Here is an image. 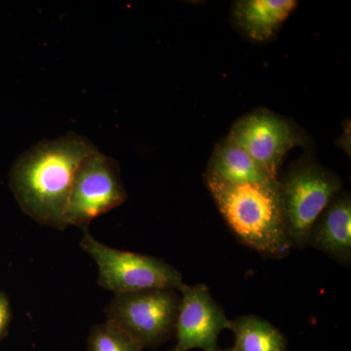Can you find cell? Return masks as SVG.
I'll return each instance as SVG.
<instances>
[{
	"label": "cell",
	"mask_w": 351,
	"mask_h": 351,
	"mask_svg": "<svg viewBox=\"0 0 351 351\" xmlns=\"http://www.w3.org/2000/svg\"><path fill=\"white\" fill-rule=\"evenodd\" d=\"M12 309L8 297L0 291V341L4 339L10 327Z\"/></svg>",
	"instance_id": "5bb4252c"
},
{
	"label": "cell",
	"mask_w": 351,
	"mask_h": 351,
	"mask_svg": "<svg viewBox=\"0 0 351 351\" xmlns=\"http://www.w3.org/2000/svg\"><path fill=\"white\" fill-rule=\"evenodd\" d=\"M213 351H233L232 348H228V350H221L218 348V350H213Z\"/></svg>",
	"instance_id": "9a60e30c"
},
{
	"label": "cell",
	"mask_w": 351,
	"mask_h": 351,
	"mask_svg": "<svg viewBox=\"0 0 351 351\" xmlns=\"http://www.w3.org/2000/svg\"><path fill=\"white\" fill-rule=\"evenodd\" d=\"M308 246L317 249L339 263H351V198L341 193L328 205L314 223Z\"/></svg>",
	"instance_id": "9c48e42d"
},
{
	"label": "cell",
	"mask_w": 351,
	"mask_h": 351,
	"mask_svg": "<svg viewBox=\"0 0 351 351\" xmlns=\"http://www.w3.org/2000/svg\"><path fill=\"white\" fill-rule=\"evenodd\" d=\"M180 301L172 289L123 293L114 295L104 313L143 348H156L174 336Z\"/></svg>",
	"instance_id": "5b68a950"
},
{
	"label": "cell",
	"mask_w": 351,
	"mask_h": 351,
	"mask_svg": "<svg viewBox=\"0 0 351 351\" xmlns=\"http://www.w3.org/2000/svg\"><path fill=\"white\" fill-rule=\"evenodd\" d=\"M298 6L295 0H239L233 3V24L257 43L269 40Z\"/></svg>",
	"instance_id": "30bf717a"
},
{
	"label": "cell",
	"mask_w": 351,
	"mask_h": 351,
	"mask_svg": "<svg viewBox=\"0 0 351 351\" xmlns=\"http://www.w3.org/2000/svg\"><path fill=\"white\" fill-rule=\"evenodd\" d=\"M234 335L233 351H287L285 336L276 326L260 316H240L230 320Z\"/></svg>",
	"instance_id": "7c38bea8"
},
{
	"label": "cell",
	"mask_w": 351,
	"mask_h": 351,
	"mask_svg": "<svg viewBox=\"0 0 351 351\" xmlns=\"http://www.w3.org/2000/svg\"><path fill=\"white\" fill-rule=\"evenodd\" d=\"M221 217L237 240L263 257L281 258L290 253L278 184L207 181Z\"/></svg>",
	"instance_id": "7a4b0ae2"
},
{
	"label": "cell",
	"mask_w": 351,
	"mask_h": 351,
	"mask_svg": "<svg viewBox=\"0 0 351 351\" xmlns=\"http://www.w3.org/2000/svg\"><path fill=\"white\" fill-rule=\"evenodd\" d=\"M181 301L176 322L177 343L170 351H204L218 350V338L228 329L230 320L212 297L204 284H184L180 288Z\"/></svg>",
	"instance_id": "ba28073f"
},
{
	"label": "cell",
	"mask_w": 351,
	"mask_h": 351,
	"mask_svg": "<svg viewBox=\"0 0 351 351\" xmlns=\"http://www.w3.org/2000/svg\"><path fill=\"white\" fill-rule=\"evenodd\" d=\"M97 149L87 138L69 132L21 154L10 171L9 186L22 211L40 225L66 230L64 214L76 171Z\"/></svg>",
	"instance_id": "6da1fadb"
},
{
	"label": "cell",
	"mask_w": 351,
	"mask_h": 351,
	"mask_svg": "<svg viewBox=\"0 0 351 351\" xmlns=\"http://www.w3.org/2000/svg\"><path fill=\"white\" fill-rule=\"evenodd\" d=\"M226 138L243 149L276 180H279L288 152L304 143V136L293 122L262 108L237 120Z\"/></svg>",
	"instance_id": "52a82bcc"
},
{
	"label": "cell",
	"mask_w": 351,
	"mask_h": 351,
	"mask_svg": "<svg viewBox=\"0 0 351 351\" xmlns=\"http://www.w3.org/2000/svg\"><path fill=\"white\" fill-rule=\"evenodd\" d=\"M80 247L98 267L99 285L115 295L152 289L179 291L184 284L181 272L169 263L152 256L112 248L95 239L89 230L84 232Z\"/></svg>",
	"instance_id": "277c9868"
},
{
	"label": "cell",
	"mask_w": 351,
	"mask_h": 351,
	"mask_svg": "<svg viewBox=\"0 0 351 351\" xmlns=\"http://www.w3.org/2000/svg\"><path fill=\"white\" fill-rule=\"evenodd\" d=\"M205 180L230 184H253L277 186L271 177L243 149L228 138L215 147L208 163Z\"/></svg>",
	"instance_id": "8fae6325"
},
{
	"label": "cell",
	"mask_w": 351,
	"mask_h": 351,
	"mask_svg": "<svg viewBox=\"0 0 351 351\" xmlns=\"http://www.w3.org/2000/svg\"><path fill=\"white\" fill-rule=\"evenodd\" d=\"M278 182L289 241L292 248L304 249L314 223L339 195L343 182L336 173L309 157L291 164Z\"/></svg>",
	"instance_id": "3957f363"
},
{
	"label": "cell",
	"mask_w": 351,
	"mask_h": 351,
	"mask_svg": "<svg viewBox=\"0 0 351 351\" xmlns=\"http://www.w3.org/2000/svg\"><path fill=\"white\" fill-rule=\"evenodd\" d=\"M144 348L119 325L110 320L92 327L87 351H142Z\"/></svg>",
	"instance_id": "4fadbf2b"
},
{
	"label": "cell",
	"mask_w": 351,
	"mask_h": 351,
	"mask_svg": "<svg viewBox=\"0 0 351 351\" xmlns=\"http://www.w3.org/2000/svg\"><path fill=\"white\" fill-rule=\"evenodd\" d=\"M126 199L119 163L97 149L76 171L64 223L86 232L94 219L120 206Z\"/></svg>",
	"instance_id": "8992f818"
}]
</instances>
